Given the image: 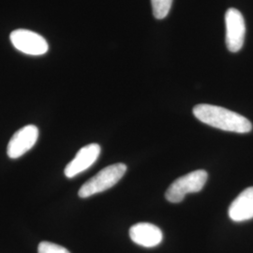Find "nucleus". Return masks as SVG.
Listing matches in <instances>:
<instances>
[{
    "label": "nucleus",
    "mask_w": 253,
    "mask_h": 253,
    "mask_svg": "<svg viewBox=\"0 0 253 253\" xmlns=\"http://www.w3.org/2000/svg\"><path fill=\"white\" fill-rule=\"evenodd\" d=\"M100 154V146L98 144H89L82 147L73 161L69 163L64 173L68 178H73L77 174L86 171L97 162Z\"/></svg>",
    "instance_id": "nucleus-7"
},
{
    "label": "nucleus",
    "mask_w": 253,
    "mask_h": 253,
    "mask_svg": "<svg viewBox=\"0 0 253 253\" xmlns=\"http://www.w3.org/2000/svg\"><path fill=\"white\" fill-rule=\"evenodd\" d=\"M226 45L232 53L240 51L244 44L246 25L242 13L238 9L230 8L225 13Z\"/></svg>",
    "instance_id": "nucleus-4"
},
{
    "label": "nucleus",
    "mask_w": 253,
    "mask_h": 253,
    "mask_svg": "<svg viewBox=\"0 0 253 253\" xmlns=\"http://www.w3.org/2000/svg\"><path fill=\"white\" fill-rule=\"evenodd\" d=\"M208 178V172L205 170L187 173L172 182L165 193V197L170 203H180L187 194L199 192L203 190Z\"/></svg>",
    "instance_id": "nucleus-3"
},
{
    "label": "nucleus",
    "mask_w": 253,
    "mask_h": 253,
    "mask_svg": "<svg viewBox=\"0 0 253 253\" xmlns=\"http://www.w3.org/2000/svg\"><path fill=\"white\" fill-rule=\"evenodd\" d=\"M193 115L201 122L221 130L249 133L253 129V124L248 118L220 106L198 104L193 108Z\"/></svg>",
    "instance_id": "nucleus-1"
},
{
    "label": "nucleus",
    "mask_w": 253,
    "mask_h": 253,
    "mask_svg": "<svg viewBox=\"0 0 253 253\" xmlns=\"http://www.w3.org/2000/svg\"><path fill=\"white\" fill-rule=\"evenodd\" d=\"M39 253H71L67 249H65L62 246L43 241L39 245L38 248Z\"/></svg>",
    "instance_id": "nucleus-11"
},
{
    "label": "nucleus",
    "mask_w": 253,
    "mask_h": 253,
    "mask_svg": "<svg viewBox=\"0 0 253 253\" xmlns=\"http://www.w3.org/2000/svg\"><path fill=\"white\" fill-rule=\"evenodd\" d=\"M229 217L235 222L253 218V187L243 190L231 204Z\"/></svg>",
    "instance_id": "nucleus-9"
},
{
    "label": "nucleus",
    "mask_w": 253,
    "mask_h": 253,
    "mask_svg": "<svg viewBox=\"0 0 253 253\" xmlns=\"http://www.w3.org/2000/svg\"><path fill=\"white\" fill-rule=\"evenodd\" d=\"M39 129L34 125H27L11 137L8 145V156L10 159H18L29 151L38 141Z\"/></svg>",
    "instance_id": "nucleus-6"
},
{
    "label": "nucleus",
    "mask_w": 253,
    "mask_h": 253,
    "mask_svg": "<svg viewBox=\"0 0 253 253\" xmlns=\"http://www.w3.org/2000/svg\"><path fill=\"white\" fill-rule=\"evenodd\" d=\"M129 236L135 244L145 248L157 247L162 243L163 238L162 230L147 222L137 223L131 227L129 230Z\"/></svg>",
    "instance_id": "nucleus-8"
},
{
    "label": "nucleus",
    "mask_w": 253,
    "mask_h": 253,
    "mask_svg": "<svg viewBox=\"0 0 253 253\" xmlns=\"http://www.w3.org/2000/svg\"><path fill=\"white\" fill-rule=\"evenodd\" d=\"M155 18L162 20L169 13L172 8V0H151Z\"/></svg>",
    "instance_id": "nucleus-10"
},
{
    "label": "nucleus",
    "mask_w": 253,
    "mask_h": 253,
    "mask_svg": "<svg viewBox=\"0 0 253 253\" xmlns=\"http://www.w3.org/2000/svg\"><path fill=\"white\" fill-rule=\"evenodd\" d=\"M12 45L22 53L42 55L48 51V43L43 37L27 29H17L10 34Z\"/></svg>",
    "instance_id": "nucleus-5"
},
{
    "label": "nucleus",
    "mask_w": 253,
    "mask_h": 253,
    "mask_svg": "<svg viewBox=\"0 0 253 253\" xmlns=\"http://www.w3.org/2000/svg\"><path fill=\"white\" fill-rule=\"evenodd\" d=\"M126 172V166L124 163L109 165L82 186L78 192L79 197L87 198L111 189L124 176Z\"/></svg>",
    "instance_id": "nucleus-2"
}]
</instances>
